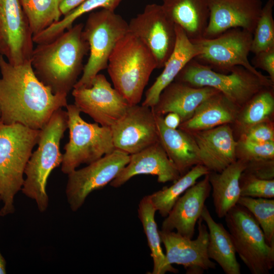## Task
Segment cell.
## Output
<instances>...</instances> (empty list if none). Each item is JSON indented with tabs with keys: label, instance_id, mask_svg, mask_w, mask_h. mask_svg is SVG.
I'll return each instance as SVG.
<instances>
[{
	"label": "cell",
	"instance_id": "29",
	"mask_svg": "<svg viewBox=\"0 0 274 274\" xmlns=\"http://www.w3.org/2000/svg\"><path fill=\"white\" fill-rule=\"evenodd\" d=\"M210 171L204 165L198 164L192 167L168 187L150 195L151 202L160 215L165 217L178 198L197 180L208 174Z\"/></svg>",
	"mask_w": 274,
	"mask_h": 274
},
{
	"label": "cell",
	"instance_id": "3",
	"mask_svg": "<svg viewBox=\"0 0 274 274\" xmlns=\"http://www.w3.org/2000/svg\"><path fill=\"white\" fill-rule=\"evenodd\" d=\"M107 68L114 88L130 105H133L140 102L157 63L147 47L128 32L115 46Z\"/></svg>",
	"mask_w": 274,
	"mask_h": 274
},
{
	"label": "cell",
	"instance_id": "23",
	"mask_svg": "<svg viewBox=\"0 0 274 274\" xmlns=\"http://www.w3.org/2000/svg\"><path fill=\"white\" fill-rule=\"evenodd\" d=\"M155 116L159 142L181 176L200 164L198 149L192 135L179 128L167 127L163 122L164 116Z\"/></svg>",
	"mask_w": 274,
	"mask_h": 274
},
{
	"label": "cell",
	"instance_id": "25",
	"mask_svg": "<svg viewBox=\"0 0 274 274\" xmlns=\"http://www.w3.org/2000/svg\"><path fill=\"white\" fill-rule=\"evenodd\" d=\"M161 6L190 40L203 38L210 17L208 0H162Z\"/></svg>",
	"mask_w": 274,
	"mask_h": 274
},
{
	"label": "cell",
	"instance_id": "38",
	"mask_svg": "<svg viewBox=\"0 0 274 274\" xmlns=\"http://www.w3.org/2000/svg\"><path fill=\"white\" fill-rule=\"evenodd\" d=\"M244 172L263 180L274 179V159L248 162Z\"/></svg>",
	"mask_w": 274,
	"mask_h": 274
},
{
	"label": "cell",
	"instance_id": "15",
	"mask_svg": "<svg viewBox=\"0 0 274 274\" xmlns=\"http://www.w3.org/2000/svg\"><path fill=\"white\" fill-rule=\"evenodd\" d=\"M197 223L198 235L195 239L176 231L159 230L161 243L165 249L167 263L183 266L187 274H202L216 268V263L208 254L209 233L206 224L201 217Z\"/></svg>",
	"mask_w": 274,
	"mask_h": 274
},
{
	"label": "cell",
	"instance_id": "33",
	"mask_svg": "<svg viewBox=\"0 0 274 274\" xmlns=\"http://www.w3.org/2000/svg\"><path fill=\"white\" fill-rule=\"evenodd\" d=\"M238 204L254 216L265 235L267 244L274 247V199L241 196Z\"/></svg>",
	"mask_w": 274,
	"mask_h": 274
},
{
	"label": "cell",
	"instance_id": "42",
	"mask_svg": "<svg viewBox=\"0 0 274 274\" xmlns=\"http://www.w3.org/2000/svg\"><path fill=\"white\" fill-rule=\"evenodd\" d=\"M6 261L0 251V274L7 273Z\"/></svg>",
	"mask_w": 274,
	"mask_h": 274
},
{
	"label": "cell",
	"instance_id": "35",
	"mask_svg": "<svg viewBox=\"0 0 274 274\" xmlns=\"http://www.w3.org/2000/svg\"><path fill=\"white\" fill-rule=\"evenodd\" d=\"M237 159L248 162L274 159V142L260 143L240 139L236 147Z\"/></svg>",
	"mask_w": 274,
	"mask_h": 274
},
{
	"label": "cell",
	"instance_id": "4",
	"mask_svg": "<svg viewBox=\"0 0 274 274\" xmlns=\"http://www.w3.org/2000/svg\"><path fill=\"white\" fill-rule=\"evenodd\" d=\"M67 128V114L62 108L56 110L40 129L38 148L26 164L22 192L36 202L40 212L46 211L49 197L47 181L52 171L61 164L63 154L60 143Z\"/></svg>",
	"mask_w": 274,
	"mask_h": 274
},
{
	"label": "cell",
	"instance_id": "1",
	"mask_svg": "<svg viewBox=\"0 0 274 274\" xmlns=\"http://www.w3.org/2000/svg\"><path fill=\"white\" fill-rule=\"evenodd\" d=\"M0 113L2 123L41 129L58 109L67 105L36 75L31 61L13 65L0 55Z\"/></svg>",
	"mask_w": 274,
	"mask_h": 274
},
{
	"label": "cell",
	"instance_id": "12",
	"mask_svg": "<svg viewBox=\"0 0 274 274\" xmlns=\"http://www.w3.org/2000/svg\"><path fill=\"white\" fill-rule=\"evenodd\" d=\"M128 25V32L137 37L153 54L157 68H163L174 49L176 32L175 24L161 5H146Z\"/></svg>",
	"mask_w": 274,
	"mask_h": 274
},
{
	"label": "cell",
	"instance_id": "13",
	"mask_svg": "<svg viewBox=\"0 0 274 274\" xmlns=\"http://www.w3.org/2000/svg\"><path fill=\"white\" fill-rule=\"evenodd\" d=\"M32 37L20 0H0V55L13 65L31 61Z\"/></svg>",
	"mask_w": 274,
	"mask_h": 274
},
{
	"label": "cell",
	"instance_id": "10",
	"mask_svg": "<svg viewBox=\"0 0 274 274\" xmlns=\"http://www.w3.org/2000/svg\"><path fill=\"white\" fill-rule=\"evenodd\" d=\"M253 34L241 28L229 29L212 39L190 40L200 47L201 52L194 59L212 70L227 74L242 66L256 75L265 77L248 60Z\"/></svg>",
	"mask_w": 274,
	"mask_h": 274
},
{
	"label": "cell",
	"instance_id": "8",
	"mask_svg": "<svg viewBox=\"0 0 274 274\" xmlns=\"http://www.w3.org/2000/svg\"><path fill=\"white\" fill-rule=\"evenodd\" d=\"M69 141L64 146L61 170L68 175L81 164H89L115 150L110 127L84 120L75 104L67 105Z\"/></svg>",
	"mask_w": 274,
	"mask_h": 274
},
{
	"label": "cell",
	"instance_id": "34",
	"mask_svg": "<svg viewBox=\"0 0 274 274\" xmlns=\"http://www.w3.org/2000/svg\"><path fill=\"white\" fill-rule=\"evenodd\" d=\"M273 0H268L262 6L252 41L251 52L256 54L274 48Z\"/></svg>",
	"mask_w": 274,
	"mask_h": 274
},
{
	"label": "cell",
	"instance_id": "17",
	"mask_svg": "<svg viewBox=\"0 0 274 274\" xmlns=\"http://www.w3.org/2000/svg\"><path fill=\"white\" fill-rule=\"evenodd\" d=\"M208 1L210 17L204 38H214L234 28L253 33L262 8L261 0Z\"/></svg>",
	"mask_w": 274,
	"mask_h": 274
},
{
	"label": "cell",
	"instance_id": "24",
	"mask_svg": "<svg viewBox=\"0 0 274 274\" xmlns=\"http://www.w3.org/2000/svg\"><path fill=\"white\" fill-rule=\"evenodd\" d=\"M239 110L222 93L218 92L202 101L191 117L181 123L178 128L191 133L232 124Z\"/></svg>",
	"mask_w": 274,
	"mask_h": 274
},
{
	"label": "cell",
	"instance_id": "5",
	"mask_svg": "<svg viewBox=\"0 0 274 274\" xmlns=\"http://www.w3.org/2000/svg\"><path fill=\"white\" fill-rule=\"evenodd\" d=\"M40 129L21 124L0 126V196L3 203L0 216L15 212L14 198L21 190L23 175Z\"/></svg>",
	"mask_w": 274,
	"mask_h": 274
},
{
	"label": "cell",
	"instance_id": "41",
	"mask_svg": "<svg viewBox=\"0 0 274 274\" xmlns=\"http://www.w3.org/2000/svg\"><path fill=\"white\" fill-rule=\"evenodd\" d=\"M163 122L165 125L168 128L172 129L178 128L181 123L180 116L175 113H168L163 117Z\"/></svg>",
	"mask_w": 274,
	"mask_h": 274
},
{
	"label": "cell",
	"instance_id": "2",
	"mask_svg": "<svg viewBox=\"0 0 274 274\" xmlns=\"http://www.w3.org/2000/svg\"><path fill=\"white\" fill-rule=\"evenodd\" d=\"M84 25H73L54 40L33 49L31 63L34 72L54 94L67 95L83 72V59L89 51L83 35Z\"/></svg>",
	"mask_w": 274,
	"mask_h": 274
},
{
	"label": "cell",
	"instance_id": "22",
	"mask_svg": "<svg viewBox=\"0 0 274 274\" xmlns=\"http://www.w3.org/2000/svg\"><path fill=\"white\" fill-rule=\"evenodd\" d=\"M176 42L174 49L165 62L163 70L147 89L142 105L152 108L163 90L173 82L181 71L191 60L201 53L200 47L192 42L183 30L175 24Z\"/></svg>",
	"mask_w": 274,
	"mask_h": 274
},
{
	"label": "cell",
	"instance_id": "37",
	"mask_svg": "<svg viewBox=\"0 0 274 274\" xmlns=\"http://www.w3.org/2000/svg\"><path fill=\"white\" fill-rule=\"evenodd\" d=\"M239 138L260 143L274 142L273 124L268 120L253 125L242 132Z\"/></svg>",
	"mask_w": 274,
	"mask_h": 274
},
{
	"label": "cell",
	"instance_id": "20",
	"mask_svg": "<svg viewBox=\"0 0 274 274\" xmlns=\"http://www.w3.org/2000/svg\"><path fill=\"white\" fill-rule=\"evenodd\" d=\"M189 133L198 147L200 164L210 172H221L237 160V141L229 124Z\"/></svg>",
	"mask_w": 274,
	"mask_h": 274
},
{
	"label": "cell",
	"instance_id": "16",
	"mask_svg": "<svg viewBox=\"0 0 274 274\" xmlns=\"http://www.w3.org/2000/svg\"><path fill=\"white\" fill-rule=\"evenodd\" d=\"M110 128L115 149L129 155L159 142L155 115L151 108L142 105H129Z\"/></svg>",
	"mask_w": 274,
	"mask_h": 274
},
{
	"label": "cell",
	"instance_id": "21",
	"mask_svg": "<svg viewBox=\"0 0 274 274\" xmlns=\"http://www.w3.org/2000/svg\"><path fill=\"white\" fill-rule=\"evenodd\" d=\"M218 92L214 88L193 87L174 81L163 90L151 109L156 115L164 116L170 112L177 113L182 123L191 117L202 101Z\"/></svg>",
	"mask_w": 274,
	"mask_h": 274
},
{
	"label": "cell",
	"instance_id": "30",
	"mask_svg": "<svg viewBox=\"0 0 274 274\" xmlns=\"http://www.w3.org/2000/svg\"><path fill=\"white\" fill-rule=\"evenodd\" d=\"M274 111L273 87L258 92L240 109L234 123L242 133L250 127L270 120Z\"/></svg>",
	"mask_w": 274,
	"mask_h": 274
},
{
	"label": "cell",
	"instance_id": "44",
	"mask_svg": "<svg viewBox=\"0 0 274 274\" xmlns=\"http://www.w3.org/2000/svg\"><path fill=\"white\" fill-rule=\"evenodd\" d=\"M1 201V196H0V201Z\"/></svg>",
	"mask_w": 274,
	"mask_h": 274
},
{
	"label": "cell",
	"instance_id": "11",
	"mask_svg": "<svg viewBox=\"0 0 274 274\" xmlns=\"http://www.w3.org/2000/svg\"><path fill=\"white\" fill-rule=\"evenodd\" d=\"M129 159L130 155L115 149L87 166L68 174L65 194L71 210L77 211L90 193L113 180Z\"/></svg>",
	"mask_w": 274,
	"mask_h": 274
},
{
	"label": "cell",
	"instance_id": "14",
	"mask_svg": "<svg viewBox=\"0 0 274 274\" xmlns=\"http://www.w3.org/2000/svg\"><path fill=\"white\" fill-rule=\"evenodd\" d=\"M75 105L101 126L111 127L125 113L129 104L108 81L98 74L91 87L73 89Z\"/></svg>",
	"mask_w": 274,
	"mask_h": 274
},
{
	"label": "cell",
	"instance_id": "27",
	"mask_svg": "<svg viewBox=\"0 0 274 274\" xmlns=\"http://www.w3.org/2000/svg\"><path fill=\"white\" fill-rule=\"evenodd\" d=\"M201 218L206 223L209 233V257L220 265L226 274H241V265L228 231L220 223L216 222L205 205Z\"/></svg>",
	"mask_w": 274,
	"mask_h": 274
},
{
	"label": "cell",
	"instance_id": "6",
	"mask_svg": "<svg viewBox=\"0 0 274 274\" xmlns=\"http://www.w3.org/2000/svg\"><path fill=\"white\" fill-rule=\"evenodd\" d=\"M229 73L216 72L193 59L174 81L193 87L214 88L240 109L258 92L274 86L269 77L258 76L242 66L234 67Z\"/></svg>",
	"mask_w": 274,
	"mask_h": 274
},
{
	"label": "cell",
	"instance_id": "43",
	"mask_svg": "<svg viewBox=\"0 0 274 274\" xmlns=\"http://www.w3.org/2000/svg\"><path fill=\"white\" fill-rule=\"evenodd\" d=\"M2 122L1 121V113H0V126L2 124Z\"/></svg>",
	"mask_w": 274,
	"mask_h": 274
},
{
	"label": "cell",
	"instance_id": "32",
	"mask_svg": "<svg viewBox=\"0 0 274 274\" xmlns=\"http://www.w3.org/2000/svg\"><path fill=\"white\" fill-rule=\"evenodd\" d=\"M61 0H20L33 36L60 20Z\"/></svg>",
	"mask_w": 274,
	"mask_h": 274
},
{
	"label": "cell",
	"instance_id": "31",
	"mask_svg": "<svg viewBox=\"0 0 274 274\" xmlns=\"http://www.w3.org/2000/svg\"><path fill=\"white\" fill-rule=\"evenodd\" d=\"M121 1V0H85L78 7L64 16L62 19H60L41 32L33 36V41L37 44L49 42L71 28L75 20L82 15L98 8L115 11Z\"/></svg>",
	"mask_w": 274,
	"mask_h": 274
},
{
	"label": "cell",
	"instance_id": "26",
	"mask_svg": "<svg viewBox=\"0 0 274 274\" xmlns=\"http://www.w3.org/2000/svg\"><path fill=\"white\" fill-rule=\"evenodd\" d=\"M247 164V161L237 159L221 172H210L208 174L213 204L218 218L225 217L237 204L241 197L239 179Z\"/></svg>",
	"mask_w": 274,
	"mask_h": 274
},
{
	"label": "cell",
	"instance_id": "40",
	"mask_svg": "<svg viewBox=\"0 0 274 274\" xmlns=\"http://www.w3.org/2000/svg\"><path fill=\"white\" fill-rule=\"evenodd\" d=\"M85 0H61L60 9L62 15L65 16L78 7Z\"/></svg>",
	"mask_w": 274,
	"mask_h": 274
},
{
	"label": "cell",
	"instance_id": "9",
	"mask_svg": "<svg viewBox=\"0 0 274 274\" xmlns=\"http://www.w3.org/2000/svg\"><path fill=\"white\" fill-rule=\"evenodd\" d=\"M237 253L252 274H268L274 266V247L269 246L259 224L237 204L225 216Z\"/></svg>",
	"mask_w": 274,
	"mask_h": 274
},
{
	"label": "cell",
	"instance_id": "39",
	"mask_svg": "<svg viewBox=\"0 0 274 274\" xmlns=\"http://www.w3.org/2000/svg\"><path fill=\"white\" fill-rule=\"evenodd\" d=\"M251 63L255 68L267 72L270 79L274 82V48L255 54Z\"/></svg>",
	"mask_w": 274,
	"mask_h": 274
},
{
	"label": "cell",
	"instance_id": "19",
	"mask_svg": "<svg viewBox=\"0 0 274 274\" xmlns=\"http://www.w3.org/2000/svg\"><path fill=\"white\" fill-rule=\"evenodd\" d=\"M140 175L156 176L158 182L161 183L175 182L181 177L159 142L130 155L129 162L110 182V185L120 187L131 178Z\"/></svg>",
	"mask_w": 274,
	"mask_h": 274
},
{
	"label": "cell",
	"instance_id": "7",
	"mask_svg": "<svg viewBox=\"0 0 274 274\" xmlns=\"http://www.w3.org/2000/svg\"><path fill=\"white\" fill-rule=\"evenodd\" d=\"M128 32V23L115 11L104 9L89 14L83 35L89 47V56L74 88L91 87L93 78L107 68L118 42Z\"/></svg>",
	"mask_w": 274,
	"mask_h": 274
},
{
	"label": "cell",
	"instance_id": "36",
	"mask_svg": "<svg viewBox=\"0 0 274 274\" xmlns=\"http://www.w3.org/2000/svg\"><path fill=\"white\" fill-rule=\"evenodd\" d=\"M241 196L273 198L274 179L263 180L244 172L239 179Z\"/></svg>",
	"mask_w": 274,
	"mask_h": 274
},
{
	"label": "cell",
	"instance_id": "28",
	"mask_svg": "<svg viewBox=\"0 0 274 274\" xmlns=\"http://www.w3.org/2000/svg\"><path fill=\"white\" fill-rule=\"evenodd\" d=\"M138 216L147 237L153 267L152 274H164L167 272L177 273L179 272L172 265L168 264L163 252L161 238L155 219L157 211L152 204L150 195L144 196L140 200L138 207Z\"/></svg>",
	"mask_w": 274,
	"mask_h": 274
},
{
	"label": "cell",
	"instance_id": "18",
	"mask_svg": "<svg viewBox=\"0 0 274 274\" xmlns=\"http://www.w3.org/2000/svg\"><path fill=\"white\" fill-rule=\"evenodd\" d=\"M211 191V186L207 174L178 198L163 221L161 230H176L185 237L192 238L196 224L201 217Z\"/></svg>",
	"mask_w": 274,
	"mask_h": 274
}]
</instances>
